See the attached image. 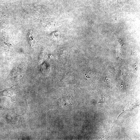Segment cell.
<instances>
[{"label": "cell", "mask_w": 140, "mask_h": 140, "mask_svg": "<svg viewBox=\"0 0 140 140\" xmlns=\"http://www.w3.org/2000/svg\"><path fill=\"white\" fill-rule=\"evenodd\" d=\"M13 87V86L1 92V94L3 96L8 97L13 100L16 94L15 89Z\"/></svg>", "instance_id": "obj_1"}]
</instances>
